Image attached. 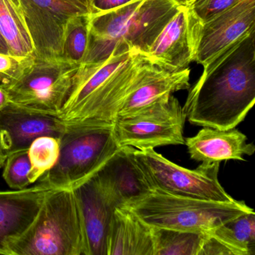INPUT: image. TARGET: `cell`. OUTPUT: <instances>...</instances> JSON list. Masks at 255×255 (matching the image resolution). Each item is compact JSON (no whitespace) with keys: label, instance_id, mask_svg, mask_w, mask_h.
<instances>
[{"label":"cell","instance_id":"cell-33","mask_svg":"<svg viewBox=\"0 0 255 255\" xmlns=\"http://www.w3.org/2000/svg\"><path fill=\"white\" fill-rule=\"evenodd\" d=\"M182 3L186 5H189L192 4V2H195V0H180Z\"/></svg>","mask_w":255,"mask_h":255},{"label":"cell","instance_id":"cell-28","mask_svg":"<svg viewBox=\"0 0 255 255\" xmlns=\"http://www.w3.org/2000/svg\"><path fill=\"white\" fill-rule=\"evenodd\" d=\"M92 1V14L105 12L122 6L132 0H91Z\"/></svg>","mask_w":255,"mask_h":255},{"label":"cell","instance_id":"cell-31","mask_svg":"<svg viewBox=\"0 0 255 255\" xmlns=\"http://www.w3.org/2000/svg\"><path fill=\"white\" fill-rule=\"evenodd\" d=\"M0 53H9L8 45H7L6 42H5V39L2 37L1 32H0Z\"/></svg>","mask_w":255,"mask_h":255},{"label":"cell","instance_id":"cell-29","mask_svg":"<svg viewBox=\"0 0 255 255\" xmlns=\"http://www.w3.org/2000/svg\"><path fill=\"white\" fill-rule=\"evenodd\" d=\"M64 1H66V2H70V3L79 7L88 14H92V2H91V0H64Z\"/></svg>","mask_w":255,"mask_h":255},{"label":"cell","instance_id":"cell-13","mask_svg":"<svg viewBox=\"0 0 255 255\" xmlns=\"http://www.w3.org/2000/svg\"><path fill=\"white\" fill-rule=\"evenodd\" d=\"M135 149L122 146L95 173L103 190L116 207H128L153 190L135 159Z\"/></svg>","mask_w":255,"mask_h":255},{"label":"cell","instance_id":"cell-24","mask_svg":"<svg viewBox=\"0 0 255 255\" xmlns=\"http://www.w3.org/2000/svg\"><path fill=\"white\" fill-rule=\"evenodd\" d=\"M59 138L52 136L37 138L28 149L31 168L29 179L31 184L40 180L57 162L59 155Z\"/></svg>","mask_w":255,"mask_h":255},{"label":"cell","instance_id":"cell-6","mask_svg":"<svg viewBox=\"0 0 255 255\" xmlns=\"http://www.w3.org/2000/svg\"><path fill=\"white\" fill-rule=\"evenodd\" d=\"M186 116L173 95L125 116L113 122L118 144L138 150L165 145L185 144L183 136Z\"/></svg>","mask_w":255,"mask_h":255},{"label":"cell","instance_id":"cell-15","mask_svg":"<svg viewBox=\"0 0 255 255\" xmlns=\"http://www.w3.org/2000/svg\"><path fill=\"white\" fill-rule=\"evenodd\" d=\"M53 189L40 183L30 188L0 191V255H11L10 246L31 226Z\"/></svg>","mask_w":255,"mask_h":255},{"label":"cell","instance_id":"cell-22","mask_svg":"<svg viewBox=\"0 0 255 255\" xmlns=\"http://www.w3.org/2000/svg\"><path fill=\"white\" fill-rule=\"evenodd\" d=\"M153 228L154 255H199L206 233Z\"/></svg>","mask_w":255,"mask_h":255},{"label":"cell","instance_id":"cell-8","mask_svg":"<svg viewBox=\"0 0 255 255\" xmlns=\"http://www.w3.org/2000/svg\"><path fill=\"white\" fill-rule=\"evenodd\" d=\"M80 65L62 57L35 56L32 65L7 91L9 101L59 116L71 80Z\"/></svg>","mask_w":255,"mask_h":255},{"label":"cell","instance_id":"cell-7","mask_svg":"<svg viewBox=\"0 0 255 255\" xmlns=\"http://www.w3.org/2000/svg\"><path fill=\"white\" fill-rule=\"evenodd\" d=\"M134 154L153 190L216 202L235 200L219 183V162L201 163L190 170L171 162L154 149L135 148Z\"/></svg>","mask_w":255,"mask_h":255},{"label":"cell","instance_id":"cell-23","mask_svg":"<svg viewBox=\"0 0 255 255\" xmlns=\"http://www.w3.org/2000/svg\"><path fill=\"white\" fill-rule=\"evenodd\" d=\"M90 14L74 16L68 22L64 37L62 57L82 64L89 45Z\"/></svg>","mask_w":255,"mask_h":255},{"label":"cell","instance_id":"cell-19","mask_svg":"<svg viewBox=\"0 0 255 255\" xmlns=\"http://www.w3.org/2000/svg\"><path fill=\"white\" fill-rule=\"evenodd\" d=\"M190 69L168 71L154 65L139 84L127 97L118 116H125L147 107L174 92L190 88Z\"/></svg>","mask_w":255,"mask_h":255},{"label":"cell","instance_id":"cell-20","mask_svg":"<svg viewBox=\"0 0 255 255\" xmlns=\"http://www.w3.org/2000/svg\"><path fill=\"white\" fill-rule=\"evenodd\" d=\"M0 32L9 54L33 56V44L20 0H0Z\"/></svg>","mask_w":255,"mask_h":255},{"label":"cell","instance_id":"cell-16","mask_svg":"<svg viewBox=\"0 0 255 255\" xmlns=\"http://www.w3.org/2000/svg\"><path fill=\"white\" fill-rule=\"evenodd\" d=\"M189 17V6L183 4L147 53L153 64L168 71H178L187 68L193 62Z\"/></svg>","mask_w":255,"mask_h":255},{"label":"cell","instance_id":"cell-4","mask_svg":"<svg viewBox=\"0 0 255 255\" xmlns=\"http://www.w3.org/2000/svg\"><path fill=\"white\" fill-rule=\"evenodd\" d=\"M54 166L40 178L53 189H72L95 174L120 147L113 122L67 123Z\"/></svg>","mask_w":255,"mask_h":255},{"label":"cell","instance_id":"cell-21","mask_svg":"<svg viewBox=\"0 0 255 255\" xmlns=\"http://www.w3.org/2000/svg\"><path fill=\"white\" fill-rule=\"evenodd\" d=\"M229 248L234 255L255 253V211L243 213L210 232Z\"/></svg>","mask_w":255,"mask_h":255},{"label":"cell","instance_id":"cell-12","mask_svg":"<svg viewBox=\"0 0 255 255\" xmlns=\"http://www.w3.org/2000/svg\"><path fill=\"white\" fill-rule=\"evenodd\" d=\"M67 123L57 115L23 107L8 101L0 109V147L5 158L28 150L41 136L60 138Z\"/></svg>","mask_w":255,"mask_h":255},{"label":"cell","instance_id":"cell-27","mask_svg":"<svg viewBox=\"0 0 255 255\" xmlns=\"http://www.w3.org/2000/svg\"><path fill=\"white\" fill-rule=\"evenodd\" d=\"M240 0H195L188 5L191 13L201 22H206L228 8Z\"/></svg>","mask_w":255,"mask_h":255},{"label":"cell","instance_id":"cell-32","mask_svg":"<svg viewBox=\"0 0 255 255\" xmlns=\"http://www.w3.org/2000/svg\"><path fill=\"white\" fill-rule=\"evenodd\" d=\"M5 159L6 158L3 156L2 154V151H1V147H0V168L4 165V163H5Z\"/></svg>","mask_w":255,"mask_h":255},{"label":"cell","instance_id":"cell-25","mask_svg":"<svg viewBox=\"0 0 255 255\" xmlns=\"http://www.w3.org/2000/svg\"><path fill=\"white\" fill-rule=\"evenodd\" d=\"M4 165L3 177L11 189H24L31 184L29 175L32 165L28 150L10 155L5 159Z\"/></svg>","mask_w":255,"mask_h":255},{"label":"cell","instance_id":"cell-26","mask_svg":"<svg viewBox=\"0 0 255 255\" xmlns=\"http://www.w3.org/2000/svg\"><path fill=\"white\" fill-rule=\"evenodd\" d=\"M33 56H16L0 53V87L8 91L32 65Z\"/></svg>","mask_w":255,"mask_h":255},{"label":"cell","instance_id":"cell-10","mask_svg":"<svg viewBox=\"0 0 255 255\" xmlns=\"http://www.w3.org/2000/svg\"><path fill=\"white\" fill-rule=\"evenodd\" d=\"M148 56L135 51L74 113L70 122H114L125 100L154 65Z\"/></svg>","mask_w":255,"mask_h":255},{"label":"cell","instance_id":"cell-34","mask_svg":"<svg viewBox=\"0 0 255 255\" xmlns=\"http://www.w3.org/2000/svg\"><path fill=\"white\" fill-rule=\"evenodd\" d=\"M91 2H92V1H91Z\"/></svg>","mask_w":255,"mask_h":255},{"label":"cell","instance_id":"cell-2","mask_svg":"<svg viewBox=\"0 0 255 255\" xmlns=\"http://www.w3.org/2000/svg\"><path fill=\"white\" fill-rule=\"evenodd\" d=\"M182 5L180 0H132L111 11L90 14L89 45L82 64L104 62L122 46L147 56Z\"/></svg>","mask_w":255,"mask_h":255},{"label":"cell","instance_id":"cell-11","mask_svg":"<svg viewBox=\"0 0 255 255\" xmlns=\"http://www.w3.org/2000/svg\"><path fill=\"white\" fill-rule=\"evenodd\" d=\"M37 58L62 57L67 25L74 16L88 14L64 0H20Z\"/></svg>","mask_w":255,"mask_h":255},{"label":"cell","instance_id":"cell-17","mask_svg":"<svg viewBox=\"0 0 255 255\" xmlns=\"http://www.w3.org/2000/svg\"><path fill=\"white\" fill-rule=\"evenodd\" d=\"M191 159L211 164L222 161H244V156L255 151L253 143L238 129L204 128L195 136L185 138Z\"/></svg>","mask_w":255,"mask_h":255},{"label":"cell","instance_id":"cell-18","mask_svg":"<svg viewBox=\"0 0 255 255\" xmlns=\"http://www.w3.org/2000/svg\"><path fill=\"white\" fill-rule=\"evenodd\" d=\"M153 228L128 207H116L107 243V255H154Z\"/></svg>","mask_w":255,"mask_h":255},{"label":"cell","instance_id":"cell-1","mask_svg":"<svg viewBox=\"0 0 255 255\" xmlns=\"http://www.w3.org/2000/svg\"><path fill=\"white\" fill-rule=\"evenodd\" d=\"M255 103V30L204 66L183 107L192 125L234 129Z\"/></svg>","mask_w":255,"mask_h":255},{"label":"cell","instance_id":"cell-30","mask_svg":"<svg viewBox=\"0 0 255 255\" xmlns=\"http://www.w3.org/2000/svg\"><path fill=\"white\" fill-rule=\"evenodd\" d=\"M9 101L8 92L0 87V109H2Z\"/></svg>","mask_w":255,"mask_h":255},{"label":"cell","instance_id":"cell-14","mask_svg":"<svg viewBox=\"0 0 255 255\" xmlns=\"http://www.w3.org/2000/svg\"><path fill=\"white\" fill-rule=\"evenodd\" d=\"M80 208L86 238V255H107V243L116 206L95 174L72 188Z\"/></svg>","mask_w":255,"mask_h":255},{"label":"cell","instance_id":"cell-5","mask_svg":"<svg viewBox=\"0 0 255 255\" xmlns=\"http://www.w3.org/2000/svg\"><path fill=\"white\" fill-rule=\"evenodd\" d=\"M126 207L151 227L198 233L211 232L222 224L254 210L244 201L216 202L171 195L158 189Z\"/></svg>","mask_w":255,"mask_h":255},{"label":"cell","instance_id":"cell-3","mask_svg":"<svg viewBox=\"0 0 255 255\" xmlns=\"http://www.w3.org/2000/svg\"><path fill=\"white\" fill-rule=\"evenodd\" d=\"M10 250L11 255H86L83 220L73 189L51 191L33 223Z\"/></svg>","mask_w":255,"mask_h":255},{"label":"cell","instance_id":"cell-9","mask_svg":"<svg viewBox=\"0 0 255 255\" xmlns=\"http://www.w3.org/2000/svg\"><path fill=\"white\" fill-rule=\"evenodd\" d=\"M189 29L192 60L205 66L255 30V0H240L234 6L206 22L198 20L190 11Z\"/></svg>","mask_w":255,"mask_h":255}]
</instances>
